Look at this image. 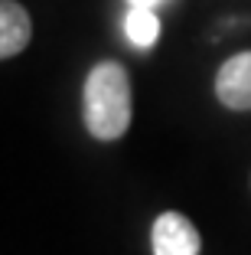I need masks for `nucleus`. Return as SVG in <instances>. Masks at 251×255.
Wrapping results in <instances>:
<instances>
[{"mask_svg": "<svg viewBox=\"0 0 251 255\" xmlns=\"http://www.w3.org/2000/svg\"><path fill=\"white\" fill-rule=\"evenodd\" d=\"M131 75L118 59H101L91 66L82 85V118L95 141H118L127 134L134 118Z\"/></svg>", "mask_w": 251, "mask_h": 255, "instance_id": "obj_1", "label": "nucleus"}, {"mask_svg": "<svg viewBox=\"0 0 251 255\" xmlns=\"http://www.w3.org/2000/svg\"><path fill=\"white\" fill-rule=\"evenodd\" d=\"M150 249L154 255H199L202 236L189 216L176 210H163L150 226Z\"/></svg>", "mask_w": 251, "mask_h": 255, "instance_id": "obj_2", "label": "nucleus"}, {"mask_svg": "<svg viewBox=\"0 0 251 255\" xmlns=\"http://www.w3.org/2000/svg\"><path fill=\"white\" fill-rule=\"evenodd\" d=\"M212 89L229 112H251V49H242L222 62Z\"/></svg>", "mask_w": 251, "mask_h": 255, "instance_id": "obj_3", "label": "nucleus"}, {"mask_svg": "<svg viewBox=\"0 0 251 255\" xmlns=\"http://www.w3.org/2000/svg\"><path fill=\"white\" fill-rule=\"evenodd\" d=\"M33 39L30 10L16 0H0V62L20 56Z\"/></svg>", "mask_w": 251, "mask_h": 255, "instance_id": "obj_4", "label": "nucleus"}, {"mask_svg": "<svg viewBox=\"0 0 251 255\" xmlns=\"http://www.w3.org/2000/svg\"><path fill=\"white\" fill-rule=\"evenodd\" d=\"M124 36L137 49H150L160 39V16L150 7H131L124 13Z\"/></svg>", "mask_w": 251, "mask_h": 255, "instance_id": "obj_5", "label": "nucleus"}, {"mask_svg": "<svg viewBox=\"0 0 251 255\" xmlns=\"http://www.w3.org/2000/svg\"><path fill=\"white\" fill-rule=\"evenodd\" d=\"M131 7H150V10H160V7H167L170 0H127Z\"/></svg>", "mask_w": 251, "mask_h": 255, "instance_id": "obj_6", "label": "nucleus"}]
</instances>
